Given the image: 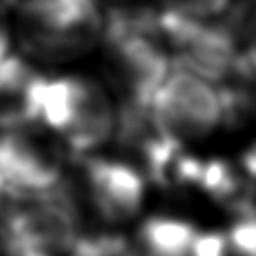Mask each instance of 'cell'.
Returning <instances> with one entry per match:
<instances>
[{
  "mask_svg": "<svg viewBox=\"0 0 256 256\" xmlns=\"http://www.w3.org/2000/svg\"><path fill=\"white\" fill-rule=\"evenodd\" d=\"M21 15L28 49L43 58L77 56L103 32L96 0H26Z\"/></svg>",
  "mask_w": 256,
  "mask_h": 256,
  "instance_id": "obj_1",
  "label": "cell"
},
{
  "mask_svg": "<svg viewBox=\"0 0 256 256\" xmlns=\"http://www.w3.org/2000/svg\"><path fill=\"white\" fill-rule=\"evenodd\" d=\"M150 118L157 133L184 144L210 135L222 122V105L208 80L176 70L154 94Z\"/></svg>",
  "mask_w": 256,
  "mask_h": 256,
  "instance_id": "obj_2",
  "label": "cell"
},
{
  "mask_svg": "<svg viewBox=\"0 0 256 256\" xmlns=\"http://www.w3.org/2000/svg\"><path fill=\"white\" fill-rule=\"evenodd\" d=\"M64 170V152L54 136L24 122L0 128V176L6 192L38 194L54 189Z\"/></svg>",
  "mask_w": 256,
  "mask_h": 256,
  "instance_id": "obj_3",
  "label": "cell"
},
{
  "mask_svg": "<svg viewBox=\"0 0 256 256\" xmlns=\"http://www.w3.org/2000/svg\"><path fill=\"white\" fill-rule=\"evenodd\" d=\"M105 30L110 60L129 103L150 108L152 98L168 75L170 62L157 45V36L135 30Z\"/></svg>",
  "mask_w": 256,
  "mask_h": 256,
  "instance_id": "obj_4",
  "label": "cell"
},
{
  "mask_svg": "<svg viewBox=\"0 0 256 256\" xmlns=\"http://www.w3.org/2000/svg\"><path fill=\"white\" fill-rule=\"evenodd\" d=\"M84 176L96 210L110 222L133 219L142 206L144 182L128 164L107 159H88Z\"/></svg>",
  "mask_w": 256,
  "mask_h": 256,
  "instance_id": "obj_5",
  "label": "cell"
},
{
  "mask_svg": "<svg viewBox=\"0 0 256 256\" xmlns=\"http://www.w3.org/2000/svg\"><path fill=\"white\" fill-rule=\"evenodd\" d=\"M116 128V114L108 96L92 80H84L77 108L62 135L72 152L84 154L107 142Z\"/></svg>",
  "mask_w": 256,
  "mask_h": 256,
  "instance_id": "obj_6",
  "label": "cell"
},
{
  "mask_svg": "<svg viewBox=\"0 0 256 256\" xmlns=\"http://www.w3.org/2000/svg\"><path fill=\"white\" fill-rule=\"evenodd\" d=\"M36 73L22 58L0 60V128H12L30 120L28 92Z\"/></svg>",
  "mask_w": 256,
  "mask_h": 256,
  "instance_id": "obj_7",
  "label": "cell"
},
{
  "mask_svg": "<svg viewBox=\"0 0 256 256\" xmlns=\"http://www.w3.org/2000/svg\"><path fill=\"white\" fill-rule=\"evenodd\" d=\"M194 228L180 219L152 217L138 230L140 256H189L194 242Z\"/></svg>",
  "mask_w": 256,
  "mask_h": 256,
  "instance_id": "obj_8",
  "label": "cell"
},
{
  "mask_svg": "<svg viewBox=\"0 0 256 256\" xmlns=\"http://www.w3.org/2000/svg\"><path fill=\"white\" fill-rule=\"evenodd\" d=\"M73 256H140L136 247L120 236L78 238L72 247Z\"/></svg>",
  "mask_w": 256,
  "mask_h": 256,
  "instance_id": "obj_9",
  "label": "cell"
},
{
  "mask_svg": "<svg viewBox=\"0 0 256 256\" xmlns=\"http://www.w3.org/2000/svg\"><path fill=\"white\" fill-rule=\"evenodd\" d=\"M226 240L236 256H256V210L240 215Z\"/></svg>",
  "mask_w": 256,
  "mask_h": 256,
  "instance_id": "obj_10",
  "label": "cell"
},
{
  "mask_svg": "<svg viewBox=\"0 0 256 256\" xmlns=\"http://www.w3.org/2000/svg\"><path fill=\"white\" fill-rule=\"evenodd\" d=\"M164 2L168 10L194 19H210L220 15L230 4V0H164Z\"/></svg>",
  "mask_w": 256,
  "mask_h": 256,
  "instance_id": "obj_11",
  "label": "cell"
},
{
  "mask_svg": "<svg viewBox=\"0 0 256 256\" xmlns=\"http://www.w3.org/2000/svg\"><path fill=\"white\" fill-rule=\"evenodd\" d=\"M228 240L222 232H204L194 236L189 256H226Z\"/></svg>",
  "mask_w": 256,
  "mask_h": 256,
  "instance_id": "obj_12",
  "label": "cell"
},
{
  "mask_svg": "<svg viewBox=\"0 0 256 256\" xmlns=\"http://www.w3.org/2000/svg\"><path fill=\"white\" fill-rule=\"evenodd\" d=\"M8 49H10V38H8L6 28L0 24V60L8 56Z\"/></svg>",
  "mask_w": 256,
  "mask_h": 256,
  "instance_id": "obj_13",
  "label": "cell"
}]
</instances>
